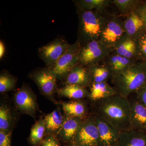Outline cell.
Masks as SVG:
<instances>
[{"mask_svg":"<svg viewBox=\"0 0 146 146\" xmlns=\"http://www.w3.org/2000/svg\"><path fill=\"white\" fill-rule=\"evenodd\" d=\"M82 120L80 118L65 115L63 125L58 133V138L65 143H71L78 130Z\"/></svg>","mask_w":146,"mask_h":146,"instance_id":"16","label":"cell"},{"mask_svg":"<svg viewBox=\"0 0 146 146\" xmlns=\"http://www.w3.org/2000/svg\"><path fill=\"white\" fill-rule=\"evenodd\" d=\"M46 125V132L48 135H53L57 137L58 133L63 125L65 116L59 108H57L50 114L46 115L44 118Z\"/></svg>","mask_w":146,"mask_h":146,"instance_id":"21","label":"cell"},{"mask_svg":"<svg viewBox=\"0 0 146 146\" xmlns=\"http://www.w3.org/2000/svg\"><path fill=\"white\" fill-rule=\"evenodd\" d=\"M66 116L75 117L84 119L90 114L87 104L82 100H74L62 104Z\"/></svg>","mask_w":146,"mask_h":146,"instance_id":"20","label":"cell"},{"mask_svg":"<svg viewBox=\"0 0 146 146\" xmlns=\"http://www.w3.org/2000/svg\"><path fill=\"white\" fill-rule=\"evenodd\" d=\"M91 72L93 83L108 82L112 77V73L103 62L87 67Z\"/></svg>","mask_w":146,"mask_h":146,"instance_id":"23","label":"cell"},{"mask_svg":"<svg viewBox=\"0 0 146 146\" xmlns=\"http://www.w3.org/2000/svg\"><path fill=\"white\" fill-rule=\"evenodd\" d=\"M46 128L44 119L40 118L33 126L31 130L29 142L33 146H39L44 140Z\"/></svg>","mask_w":146,"mask_h":146,"instance_id":"25","label":"cell"},{"mask_svg":"<svg viewBox=\"0 0 146 146\" xmlns=\"http://www.w3.org/2000/svg\"><path fill=\"white\" fill-rule=\"evenodd\" d=\"M144 1L140 0H114L112 3L121 13L126 15L136 10Z\"/></svg>","mask_w":146,"mask_h":146,"instance_id":"27","label":"cell"},{"mask_svg":"<svg viewBox=\"0 0 146 146\" xmlns=\"http://www.w3.org/2000/svg\"><path fill=\"white\" fill-rule=\"evenodd\" d=\"M112 50L99 40H93L81 44L79 54V64L88 67L102 63Z\"/></svg>","mask_w":146,"mask_h":146,"instance_id":"6","label":"cell"},{"mask_svg":"<svg viewBox=\"0 0 146 146\" xmlns=\"http://www.w3.org/2000/svg\"><path fill=\"white\" fill-rule=\"evenodd\" d=\"M115 146H116V145H115Z\"/></svg>","mask_w":146,"mask_h":146,"instance_id":"36","label":"cell"},{"mask_svg":"<svg viewBox=\"0 0 146 146\" xmlns=\"http://www.w3.org/2000/svg\"><path fill=\"white\" fill-rule=\"evenodd\" d=\"M65 146H78L75 145H72V144H67V145H65Z\"/></svg>","mask_w":146,"mask_h":146,"instance_id":"35","label":"cell"},{"mask_svg":"<svg viewBox=\"0 0 146 146\" xmlns=\"http://www.w3.org/2000/svg\"><path fill=\"white\" fill-rule=\"evenodd\" d=\"M112 51L127 58L138 60L136 41L127 35L117 44Z\"/></svg>","mask_w":146,"mask_h":146,"instance_id":"19","label":"cell"},{"mask_svg":"<svg viewBox=\"0 0 146 146\" xmlns=\"http://www.w3.org/2000/svg\"><path fill=\"white\" fill-rule=\"evenodd\" d=\"M111 80L118 94L128 98L146 82V62L138 60Z\"/></svg>","mask_w":146,"mask_h":146,"instance_id":"2","label":"cell"},{"mask_svg":"<svg viewBox=\"0 0 146 146\" xmlns=\"http://www.w3.org/2000/svg\"><path fill=\"white\" fill-rule=\"evenodd\" d=\"M31 78L37 84L42 94L52 98L56 88V76L50 69L40 70L35 72Z\"/></svg>","mask_w":146,"mask_h":146,"instance_id":"11","label":"cell"},{"mask_svg":"<svg viewBox=\"0 0 146 146\" xmlns=\"http://www.w3.org/2000/svg\"><path fill=\"white\" fill-rule=\"evenodd\" d=\"M92 112L117 128L120 131L130 129V103L128 98L119 94L91 103Z\"/></svg>","mask_w":146,"mask_h":146,"instance_id":"1","label":"cell"},{"mask_svg":"<svg viewBox=\"0 0 146 146\" xmlns=\"http://www.w3.org/2000/svg\"><path fill=\"white\" fill-rule=\"evenodd\" d=\"M134 94L136 98L146 106V82Z\"/></svg>","mask_w":146,"mask_h":146,"instance_id":"32","label":"cell"},{"mask_svg":"<svg viewBox=\"0 0 146 146\" xmlns=\"http://www.w3.org/2000/svg\"><path fill=\"white\" fill-rule=\"evenodd\" d=\"M16 118L11 108L6 104L0 106V130L12 131L15 125Z\"/></svg>","mask_w":146,"mask_h":146,"instance_id":"24","label":"cell"},{"mask_svg":"<svg viewBox=\"0 0 146 146\" xmlns=\"http://www.w3.org/2000/svg\"><path fill=\"white\" fill-rule=\"evenodd\" d=\"M135 41L137 46V60L146 62V31Z\"/></svg>","mask_w":146,"mask_h":146,"instance_id":"29","label":"cell"},{"mask_svg":"<svg viewBox=\"0 0 146 146\" xmlns=\"http://www.w3.org/2000/svg\"><path fill=\"white\" fill-rule=\"evenodd\" d=\"M128 97L130 103V129L146 132V106L136 98L135 94Z\"/></svg>","mask_w":146,"mask_h":146,"instance_id":"10","label":"cell"},{"mask_svg":"<svg viewBox=\"0 0 146 146\" xmlns=\"http://www.w3.org/2000/svg\"><path fill=\"white\" fill-rule=\"evenodd\" d=\"M126 35L124 21L119 16L106 13V20L99 40L113 51Z\"/></svg>","mask_w":146,"mask_h":146,"instance_id":"4","label":"cell"},{"mask_svg":"<svg viewBox=\"0 0 146 146\" xmlns=\"http://www.w3.org/2000/svg\"><path fill=\"white\" fill-rule=\"evenodd\" d=\"M137 12L143 19L146 25V1H144L136 9Z\"/></svg>","mask_w":146,"mask_h":146,"instance_id":"33","label":"cell"},{"mask_svg":"<svg viewBox=\"0 0 146 146\" xmlns=\"http://www.w3.org/2000/svg\"><path fill=\"white\" fill-rule=\"evenodd\" d=\"M89 88L90 91L88 99L91 103L99 101L118 94L115 87L110 85L108 82L92 83Z\"/></svg>","mask_w":146,"mask_h":146,"instance_id":"18","label":"cell"},{"mask_svg":"<svg viewBox=\"0 0 146 146\" xmlns=\"http://www.w3.org/2000/svg\"><path fill=\"white\" fill-rule=\"evenodd\" d=\"M79 8L86 11H94L105 13L106 8L112 3L110 0H82L78 1Z\"/></svg>","mask_w":146,"mask_h":146,"instance_id":"26","label":"cell"},{"mask_svg":"<svg viewBox=\"0 0 146 146\" xmlns=\"http://www.w3.org/2000/svg\"><path fill=\"white\" fill-rule=\"evenodd\" d=\"M16 80L14 77L6 73L0 76V92L4 93L10 91L15 87Z\"/></svg>","mask_w":146,"mask_h":146,"instance_id":"28","label":"cell"},{"mask_svg":"<svg viewBox=\"0 0 146 146\" xmlns=\"http://www.w3.org/2000/svg\"><path fill=\"white\" fill-rule=\"evenodd\" d=\"M80 9L79 32L80 37L78 40L83 44L99 40L106 20V13Z\"/></svg>","mask_w":146,"mask_h":146,"instance_id":"3","label":"cell"},{"mask_svg":"<svg viewBox=\"0 0 146 146\" xmlns=\"http://www.w3.org/2000/svg\"><path fill=\"white\" fill-rule=\"evenodd\" d=\"M92 114L96 123L101 146L116 145L121 131L106 120Z\"/></svg>","mask_w":146,"mask_h":146,"instance_id":"12","label":"cell"},{"mask_svg":"<svg viewBox=\"0 0 146 146\" xmlns=\"http://www.w3.org/2000/svg\"><path fill=\"white\" fill-rule=\"evenodd\" d=\"M81 46V43L78 40L70 45L67 51L55 64L51 68H49L57 79L65 78L72 68L79 64V54Z\"/></svg>","mask_w":146,"mask_h":146,"instance_id":"7","label":"cell"},{"mask_svg":"<svg viewBox=\"0 0 146 146\" xmlns=\"http://www.w3.org/2000/svg\"><path fill=\"white\" fill-rule=\"evenodd\" d=\"M70 144L78 146H101L96 123L92 113L82 120L77 132Z\"/></svg>","mask_w":146,"mask_h":146,"instance_id":"5","label":"cell"},{"mask_svg":"<svg viewBox=\"0 0 146 146\" xmlns=\"http://www.w3.org/2000/svg\"><path fill=\"white\" fill-rule=\"evenodd\" d=\"M70 46L65 40L57 39L39 48V53L49 68H51L67 51Z\"/></svg>","mask_w":146,"mask_h":146,"instance_id":"9","label":"cell"},{"mask_svg":"<svg viewBox=\"0 0 146 146\" xmlns=\"http://www.w3.org/2000/svg\"><path fill=\"white\" fill-rule=\"evenodd\" d=\"M13 100L17 110L22 114L35 118L39 108L36 96L30 88L23 85L14 94Z\"/></svg>","mask_w":146,"mask_h":146,"instance_id":"8","label":"cell"},{"mask_svg":"<svg viewBox=\"0 0 146 146\" xmlns=\"http://www.w3.org/2000/svg\"><path fill=\"white\" fill-rule=\"evenodd\" d=\"M5 48L3 43L1 41H0V58H2L4 54Z\"/></svg>","mask_w":146,"mask_h":146,"instance_id":"34","label":"cell"},{"mask_svg":"<svg viewBox=\"0 0 146 146\" xmlns=\"http://www.w3.org/2000/svg\"><path fill=\"white\" fill-rule=\"evenodd\" d=\"M124 26L127 35L135 40L146 31L145 23L136 10L126 16Z\"/></svg>","mask_w":146,"mask_h":146,"instance_id":"14","label":"cell"},{"mask_svg":"<svg viewBox=\"0 0 146 146\" xmlns=\"http://www.w3.org/2000/svg\"><path fill=\"white\" fill-rule=\"evenodd\" d=\"M39 146H59V141L56 136L48 135Z\"/></svg>","mask_w":146,"mask_h":146,"instance_id":"31","label":"cell"},{"mask_svg":"<svg viewBox=\"0 0 146 146\" xmlns=\"http://www.w3.org/2000/svg\"><path fill=\"white\" fill-rule=\"evenodd\" d=\"M65 85L74 84L84 88L90 87L93 83L90 71L81 64L76 65L64 78Z\"/></svg>","mask_w":146,"mask_h":146,"instance_id":"13","label":"cell"},{"mask_svg":"<svg viewBox=\"0 0 146 146\" xmlns=\"http://www.w3.org/2000/svg\"><path fill=\"white\" fill-rule=\"evenodd\" d=\"M137 61L127 58L112 51L102 62L109 68L112 73V78L123 72Z\"/></svg>","mask_w":146,"mask_h":146,"instance_id":"15","label":"cell"},{"mask_svg":"<svg viewBox=\"0 0 146 146\" xmlns=\"http://www.w3.org/2000/svg\"><path fill=\"white\" fill-rule=\"evenodd\" d=\"M57 92L60 96L74 100L88 98L89 95V91L86 88L74 84L65 85Z\"/></svg>","mask_w":146,"mask_h":146,"instance_id":"22","label":"cell"},{"mask_svg":"<svg viewBox=\"0 0 146 146\" xmlns=\"http://www.w3.org/2000/svg\"><path fill=\"white\" fill-rule=\"evenodd\" d=\"M12 131L0 130V146H11Z\"/></svg>","mask_w":146,"mask_h":146,"instance_id":"30","label":"cell"},{"mask_svg":"<svg viewBox=\"0 0 146 146\" xmlns=\"http://www.w3.org/2000/svg\"><path fill=\"white\" fill-rule=\"evenodd\" d=\"M116 146H146V132L132 129L121 131Z\"/></svg>","mask_w":146,"mask_h":146,"instance_id":"17","label":"cell"}]
</instances>
